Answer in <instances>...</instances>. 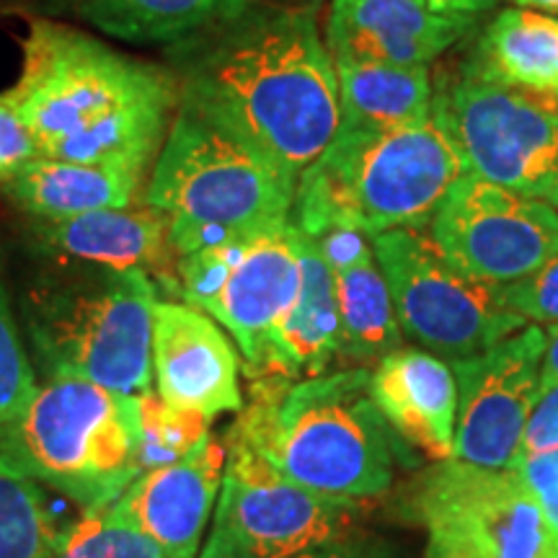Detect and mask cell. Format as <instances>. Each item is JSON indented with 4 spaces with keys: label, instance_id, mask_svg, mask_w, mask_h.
I'll return each instance as SVG.
<instances>
[{
    "label": "cell",
    "instance_id": "obj_1",
    "mask_svg": "<svg viewBox=\"0 0 558 558\" xmlns=\"http://www.w3.org/2000/svg\"><path fill=\"white\" fill-rule=\"evenodd\" d=\"M179 101L300 179L341 124L339 81L313 9H243L179 41Z\"/></svg>",
    "mask_w": 558,
    "mask_h": 558
},
{
    "label": "cell",
    "instance_id": "obj_2",
    "mask_svg": "<svg viewBox=\"0 0 558 558\" xmlns=\"http://www.w3.org/2000/svg\"><path fill=\"white\" fill-rule=\"evenodd\" d=\"M5 99L39 156L145 177L177 114L179 83L171 70L37 19L21 41V73Z\"/></svg>",
    "mask_w": 558,
    "mask_h": 558
},
{
    "label": "cell",
    "instance_id": "obj_3",
    "mask_svg": "<svg viewBox=\"0 0 558 558\" xmlns=\"http://www.w3.org/2000/svg\"><path fill=\"white\" fill-rule=\"evenodd\" d=\"M248 403L226 442L256 452L290 484L365 501L393 484L399 445L375 407L365 367L316 378L251 375Z\"/></svg>",
    "mask_w": 558,
    "mask_h": 558
},
{
    "label": "cell",
    "instance_id": "obj_4",
    "mask_svg": "<svg viewBox=\"0 0 558 558\" xmlns=\"http://www.w3.org/2000/svg\"><path fill=\"white\" fill-rule=\"evenodd\" d=\"M463 173V156L437 114L403 128L339 124L329 148L300 173L290 220L311 235L331 226L367 239L418 228Z\"/></svg>",
    "mask_w": 558,
    "mask_h": 558
},
{
    "label": "cell",
    "instance_id": "obj_5",
    "mask_svg": "<svg viewBox=\"0 0 558 558\" xmlns=\"http://www.w3.org/2000/svg\"><path fill=\"white\" fill-rule=\"evenodd\" d=\"M298 179L226 124L179 101L145 205L181 256L290 222Z\"/></svg>",
    "mask_w": 558,
    "mask_h": 558
},
{
    "label": "cell",
    "instance_id": "obj_6",
    "mask_svg": "<svg viewBox=\"0 0 558 558\" xmlns=\"http://www.w3.org/2000/svg\"><path fill=\"white\" fill-rule=\"evenodd\" d=\"M24 300L47 375H78L122 396L153 386V311L158 290L148 271L65 262Z\"/></svg>",
    "mask_w": 558,
    "mask_h": 558
},
{
    "label": "cell",
    "instance_id": "obj_7",
    "mask_svg": "<svg viewBox=\"0 0 558 558\" xmlns=\"http://www.w3.org/2000/svg\"><path fill=\"white\" fill-rule=\"evenodd\" d=\"M0 452L86 514L101 512L140 476L137 396L78 375H47L0 432Z\"/></svg>",
    "mask_w": 558,
    "mask_h": 558
},
{
    "label": "cell",
    "instance_id": "obj_8",
    "mask_svg": "<svg viewBox=\"0 0 558 558\" xmlns=\"http://www.w3.org/2000/svg\"><path fill=\"white\" fill-rule=\"evenodd\" d=\"M373 251L401 331L432 352L471 357L530 326L507 308L501 284L463 275L418 228L375 235Z\"/></svg>",
    "mask_w": 558,
    "mask_h": 558
},
{
    "label": "cell",
    "instance_id": "obj_9",
    "mask_svg": "<svg viewBox=\"0 0 558 558\" xmlns=\"http://www.w3.org/2000/svg\"><path fill=\"white\" fill-rule=\"evenodd\" d=\"M435 114L465 171L558 207V96L507 86L473 68L435 104Z\"/></svg>",
    "mask_w": 558,
    "mask_h": 558
},
{
    "label": "cell",
    "instance_id": "obj_10",
    "mask_svg": "<svg viewBox=\"0 0 558 558\" xmlns=\"http://www.w3.org/2000/svg\"><path fill=\"white\" fill-rule=\"evenodd\" d=\"M228 445L213 527L197 558H292L349 538L362 505L290 484L243 445Z\"/></svg>",
    "mask_w": 558,
    "mask_h": 558
},
{
    "label": "cell",
    "instance_id": "obj_11",
    "mask_svg": "<svg viewBox=\"0 0 558 558\" xmlns=\"http://www.w3.org/2000/svg\"><path fill=\"white\" fill-rule=\"evenodd\" d=\"M184 303L226 326L251 373L264 367L271 333L288 316L300 288L298 228L267 233L181 256Z\"/></svg>",
    "mask_w": 558,
    "mask_h": 558
},
{
    "label": "cell",
    "instance_id": "obj_12",
    "mask_svg": "<svg viewBox=\"0 0 558 558\" xmlns=\"http://www.w3.org/2000/svg\"><path fill=\"white\" fill-rule=\"evenodd\" d=\"M427 558H546L541 501L514 469L442 460L416 492Z\"/></svg>",
    "mask_w": 558,
    "mask_h": 558
},
{
    "label": "cell",
    "instance_id": "obj_13",
    "mask_svg": "<svg viewBox=\"0 0 558 558\" xmlns=\"http://www.w3.org/2000/svg\"><path fill=\"white\" fill-rule=\"evenodd\" d=\"M432 239L463 275L509 284L558 256V209L465 171L439 202Z\"/></svg>",
    "mask_w": 558,
    "mask_h": 558
},
{
    "label": "cell",
    "instance_id": "obj_14",
    "mask_svg": "<svg viewBox=\"0 0 558 558\" xmlns=\"http://www.w3.org/2000/svg\"><path fill=\"white\" fill-rule=\"evenodd\" d=\"M546 329L530 324L484 352L452 362L458 424L452 460L509 469L541 393Z\"/></svg>",
    "mask_w": 558,
    "mask_h": 558
},
{
    "label": "cell",
    "instance_id": "obj_15",
    "mask_svg": "<svg viewBox=\"0 0 558 558\" xmlns=\"http://www.w3.org/2000/svg\"><path fill=\"white\" fill-rule=\"evenodd\" d=\"M153 378L171 407L215 418L243 409L239 354L220 326L190 303L158 300L153 311Z\"/></svg>",
    "mask_w": 558,
    "mask_h": 558
},
{
    "label": "cell",
    "instance_id": "obj_16",
    "mask_svg": "<svg viewBox=\"0 0 558 558\" xmlns=\"http://www.w3.org/2000/svg\"><path fill=\"white\" fill-rule=\"evenodd\" d=\"M226 463L228 445L207 435L177 463L140 473L114 505L169 558H197Z\"/></svg>",
    "mask_w": 558,
    "mask_h": 558
},
{
    "label": "cell",
    "instance_id": "obj_17",
    "mask_svg": "<svg viewBox=\"0 0 558 558\" xmlns=\"http://www.w3.org/2000/svg\"><path fill=\"white\" fill-rule=\"evenodd\" d=\"M469 26L471 16L439 13L427 0H333L326 45L333 60L429 65Z\"/></svg>",
    "mask_w": 558,
    "mask_h": 558
},
{
    "label": "cell",
    "instance_id": "obj_18",
    "mask_svg": "<svg viewBox=\"0 0 558 558\" xmlns=\"http://www.w3.org/2000/svg\"><path fill=\"white\" fill-rule=\"evenodd\" d=\"M369 390L396 435L416 445L424 456L452 458L458 383L448 362L418 349H399L373 369Z\"/></svg>",
    "mask_w": 558,
    "mask_h": 558
},
{
    "label": "cell",
    "instance_id": "obj_19",
    "mask_svg": "<svg viewBox=\"0 0 558 558\" xmlns=\"http://www.w3.org/2000/svg\"><path fill=\"white\" fill-rule=\"evenodd\" d=\"M300 288L288 316L279 320L271 333L264 367L251 375H324L341 349V318L337 279L318 243L308 233L298 230Z\"/></svg>",
    "mask_w": 558,
    "mask_h": 558
},
{
    "label": "cell",
    "instance_id": "obj_20",
    "mask_svg": "<svg viewBox=\"0 0 558 558\" xmlns=\"http://www.w3.org/2000/svg\"><path fill=\"white\" fill-rule=\"evenodd\" d=\"M39 246L62 262L107 269H158L169 262L166 220L153 207H117L68 220H34Z\"/></svg>",
    "mask_w": 558,
    "mask_h": 558
},
{
    "label": "cell",
    "instance_id": "obj_21",
    "mask_svg": "<svg viewBox=\"0 0 558 558\" xmlns=\"http://www.w3.org/2000/svg\"><path fill=\"white\" fill-rule=\"evenodd\" d=\"M140 181L143 177L130 171L37 156L3 190L34 220H68L135 205Z\"/></svg>",
    "mask_w": 558,
    "mask_h": 558
},
{
    "label": "cell",
    "instance_id": "obj_22",
    "mask_svg": "<svg viewBox=\"0 0 558 558\" xmlns=\"http://www.w3.org/2000/svg\"><path fill=\"white\" fill-rule=\"evenodd\" d=\"M339 81L341 124L403 128L435 114L427 65L333 60Z\"/></svg>",
    "mask_w": 558,
    "mask_h": 558
},
{
    "label": "cell",
    "instance_id": "obj_23",
    "mask_svg": "<svg viewBox=\"0 0 558 558\" xmlns=\"http://www.w3.org/2000/svg\"><path fill=\"white\" fill-rule=\"evenodd\" d=\"M70 5L109 37L132 45H179L248 9L251 0H70Z\"/></svg>",
    "mask_w": 558,
    "mask_h": 558
},
{
    "label": "cell",
    "instance_id": "obj_24",
    "mask_svg": "<svg viewBox=\"0 0 558 558\" xmlns=\"http://www.w3.org/2000/svg\"><path fill=\"white\" fill-rule=\"evenodd\" d=\"M476 70L507 86L558 96V16L520 5L501 11L481 39Z\"/></svg>",
    "mask_w": 558,
    "mask_h": 558
},
{
    "label": "cell",
    "instance_id": "obj_25",
    "mask_svg": "<svg viewBox=\"0 0 558 558\" xmlns=\"http://www.w3.org/2000/svg\"><path fill=\"white\" fill-rule=\"evenodd\" d=\"M331 271L337 279L341 318L339 354L367 365L403 349V331L375 251L369 248Z\"/></svg>",
    "mask_w": 558,
    "mask_h": 558
},
{
    "label": "cell",
    "instance_id": "obj_26",
    "mask_svg": "<svg viewBox=\"0 0 558 558\" xmlns=\"http://www.w3.org/2000/svg\"><path fill=\"white\" fill-rule=\"evenodd\" d=\"M60 530L29 473L0 452V558H52Z\"/></svg>",
    "mask_w": 558,
    "mask_h": 558
},
{
    "label": "cell",
    "instance_id": "obj_27",
    "mask_svg": "<svg viewBox=\"0 0 558 558\" xmlns=\"http://www.w3.org/2000/svg\"><path fill=\"white\" fill-rule=\"evenodd\" d=\"M209 418L171 407L158 393L137 396V463L140 473L177 463L207 437Z\"/></svg>",
    "mask_w": 558,
    "mask_h": 558
},
{
    "label": "cell",
    "instance_id": "obj_28",
    "mask_svg": "<svg viewBox=\"0 0 558 558\" xmlns=\"http://www.w3.org/2000/svg\"><path fill=\"white\" fill-rule=\"evenodd\" d=\"M52 558H169L150 535H145L111 501L62 530Z\"/></svg>",
    "mask_w": 558,
    "mask_h": 558
},
{
    "label": "cell",
    "instance_id": "obj_29",
    "mask_svg": "<svg viewBox=\"0 0 558 558\" xmlns=\"http://www.w3.org/2000/svg\"><path fill=\"white\" fill-rule=\"evenodd\" d=\"M37 390V375L19 337L9 292L0 279V432L16 418Z\"/></svg>",
    "mask_w": 558,
    "mask_h": 558
},
{
    "label": "cell",
    "instance_id": "obj_30",
    "mask_svg": "<svg viewBox=\"0 0 558 558\" xmlns=\"http://www.w3.org/2000/svg\"><path fill=\"white\" fill-rule=\"evenodd\" d=\"M501 298L509 311H514L527 324H558V256L530 275L501 284Z\"/></svg>",
    "mask_w": 558,
    "mask_h": 558
},
{
    "label": "cell",
    "instance_id": "obj_31",
    "mask_svg": "<svg viewBox=\"0 0 558 558\" xmlns=\"http://www.w3.org/2000/svg\"><path fill=\"white\" fill-rule=\"evenodd\" d=\"M39 156L29 128L13 109V104L0 94V186H5L16 173Z\"/></svg>",
    "mask_w": 558,
    "mask_h": 558
},
{
    "label": "cell",
    "instance_id": "obj_32",
    "mask_svg": "<svg viewBox=\"0 0 558 558\" xmlns=\"http://www.w3.org/2000/svg\"><path fill=\"white\" fill-rule=\"evenodd\" d=\"M554 448H558V380H541V393L527 416L518 458L514 460L538 456V452Z\"/></svg>",
    "mask_w": 558,
    "mask_h": 558
},
{
    "label": "cell",
    "instance_id": "obj_33",
    "mask_svg": "<svg viewBox=\"0 0 558 558\" xmlns=\"http://www.w3.org/2000/svg\"><path fill=\"white\" fill-rule=\"evenodd\" d=\"M509 469H514L522 476V481L530 486L535 497H546L548 492L558 488V448L538 452V456H527L514 460Z\"/></svg>",
    "mask_w": 558,
    "mask_h": 558
},
{
    "label": "cell",
    "instance_id": "obj_34",
    "mask_svg": "<svg viewBox=\"0 0 558 558\" xmlns=\"http://www.w3.org/2000/svg\"><path fill=\"white\" fill-rule=\"evenodd\" d=\"M292 558H401L396 554L393 546L383 541H357V538H344L329 546H318L298 554Z\"/></svg>",
    "mask_w": 558,
    "mask_h": 558
},
{
    "label": "cell",
    "instance_id": "obj_35",
    "mask_svg": "<svg viewBox=\"0 0 558 558\" xmlns=\"http://www.w3.org/2000/svg\"><path fill=\"white\" fill-rule=\"evenodd\" d=\"M543 525H546V558H558V488L541 497Z\"/></svg>",
    "mask_w": 558,
    "mask_h": 558
},
{
    "label": "cell",
    "instance_id": "obj_36",
    "mask_svg": "<svg viewBox=\"0 0 558 558\" xmlns=\"http://www.w3.org/2000/svg\"><path fill=\"white\" fill-rule=\"evenodd\" d=\"M432 9L439 13H452V16H471L492 9L494 0H427Z\"/></svg>",
    "mask_w": 558,
    "mask_h": 558
},
{
    "label": "cell",
    "instance_id": "obj_37",
    "mask_svg": "<svg viewBox=\"0 0 558 558\" xmlns=\"http://www.w3.org/2000/svg\"><path fill=\"white\" fill-rule=\"evenodd\" d=\"M541 380H558V324L546 326V354H543Z\"/></svg>",
    "mask_w": 558,
    "mask_h": 558
},
{
    "label": "cell",
    "instance_id": "obj_38",
    "mask_svg": "<svg viewBox=\"0 0 558 558\" xmlns=\"http://www.w3.org/2000/svg\"><path fill=\"white\" fill-rule=\"evenodd\" d=\"M512 3L520 5V9H530V11L548 13V16H558V0H512Z\"/></svg>",
    "mask_w": 558,
    "mask_h": 558
}]
</instances>
